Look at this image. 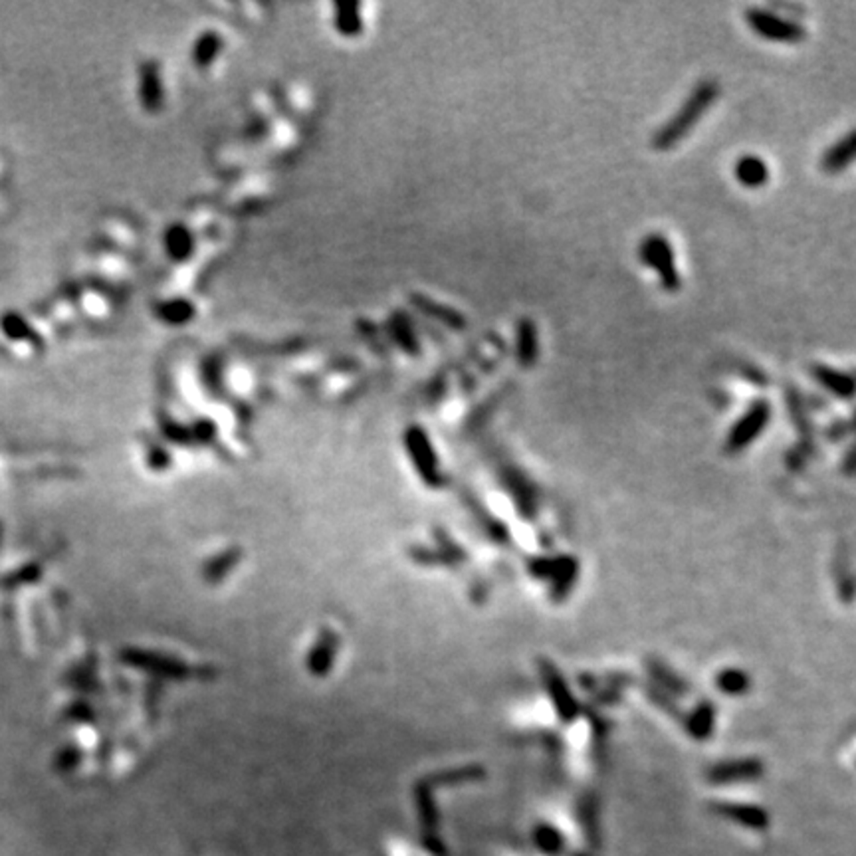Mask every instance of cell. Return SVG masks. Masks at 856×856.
<instances>
[{
  "instance_id": "cell-1",
  "label": "cell",
  "mask_w": 856,
  "mask_h": 856,
  "mask_svg": "<svg viewBox=\"0 0 856 856\" xmlns=\"http://www.w3.org/2000/svg\"><path fill=\"white\" fill-rule=\"evenodd\" d=\"M722 88L720 82L712 80V77H706L700 84L694 85V90L690 92L686 101L682 103L680 109L674 114L666 124L652 135V149L656 151H670L674 147L680 145L686 137L692 133L700 121L704 119L714 103L720 98Z\"/></svg>"
},
{
  "instance_id": "cell-2",
  "label": "cell",
  "mask_w": 856,
  "mask_h": 856,
  "mask_svg": "<svg viewBox=\"0 0 856 856\" xmlns=\"http://www.w3.org/2000/svg\"><path fill=\"white\" fill-rule=\"evenodd\" d=\"M743 19L759 38L781 44H799L807 38V28L797 19H787L773 8L751 6L743 12Z\"/></svg>"
},
{
  "instance_id": "cell-3",
  "label": "cell",
  "mask_w": 856,
  "mask_h": 856,
  "mask_svg": "<svg viewBox=\"0 0 856 856\" xmlns=\"http://www.w3.org/2000/svg\"><path fill=\"white\" fill-rule=\"evenodd\" d=\"M638 258L641 262L656 272L660 282V288L668 293L678 292L682 288V278L676 268V258H674V248L670 240L660 232H651L646 235L638 246Z\"/></svg>"
},
{
  "instance_id": "cell-4",
  "label": "cell",
  "mask_w": 856,
  "mask_h": 856,
  "mask_svg": "<svg viewBox=\"0 0 856 856\" xmlns=\"http://www.w3.org/2000/svg\"><path fill=\"white\" fill-rule=\"evenodd\" d=\"M772 403L767 399H756L751 403L736 425L732 427L728 438H725V452L740 454L754 444V440L764 435V430L767 428L769 420H772Z\"/></svg>"
},
{
  "instance_id": "cell-5",
  "label": "cell",
  "mask_w": 856,
  "mask_h": 856,
  "mask_svg": "<svg viewBox=\"0 0 856 856\" xmlns=\"http://www.w3.org/2000/svg\"><path fill=\"white\" fill-rule=\"evenodd\" d=\"M538 670L541 674L543 684H546L548 696L551 700L553 708H556L557 717L564 724H571L577 720L579 716V704L571 692L567 680L564 678V674L559 672V668L548 659L538 660Z\"/></svg>"
},
{
  "instance_id": "cell-6",
  "label": "cell",
  "mask_w": 856,
  "mask_h": 856,
  "mask_svg": "<svg viewBox=\"0 0 856 856\" xmlns=\"http://www.w3.org/2000/svg\"><path fill=\"white\" fill-rule=\"evenodd\" d=\"M406 444H409L411 456L414 458V462H417L422 478H425L428 484H436L440 480V472H438L436 454L432 451L428 436L419 427H412L409 430V435H406Z\"/></svg>"
},
{
  "instance_id": "cell-7",
  "label": "cell",
  "mask_w": 856,
  "mask_h": 856,
  "mask_svg": "<svg viewBox=\"0 0 856 856\" xmlns=\"http://www.w3.org/2000/svg\"><path fill=\"white\" fill-rule=\"evenodd\" d=\"M811 377L817 380V383L825 388L827 393H831L836 399L851 401L854 395V379L846 371L828 367L825 363H812L809 367Z\"/></svg>"
},
{
  "instance_id": "cell-8",
  "label": "cell",
  "mask_w": 856,
  "mask_h": 856,
  "mask_svg": "<svg viewBox=\"0 0 856 856\" xmlns=\"http://www.w3.org/2000/svg\"><path fill=\"white\" fill-rule=\"evenodd\" d=\"M540 359L538 325L532 317H520L516 325V361L522 369H533Z\"/></svg>"
},
{
  "instance_id": "cell-9",
  "label": "cell",
  "mask_w": 856,
  "mask_h": 856,
  "mask_svg": "<svg viewBox=\"0 0 856 856\" xmlns=\"http://www.w3.org/2000/svg\"><path fill=\"white\" fill-rule=\"evenodd\" d=\"M761 773H764V764L759 759H738L710 767L708 780L712 783H736L757 780Z\"/></svg>"
},
{
  "instance_id": "cell-10",
  "label": "cell",
  "mask_w": 856,
  "mask_h": 856,
  "mask_svg": "<svg viewBox=\"0 0 856 856\" xmlns=\"http://www.w3.org/2000/svg\"><path fill=\"white\" fill-rule=\"evenodd\" d=\"M411 301L414 304V308L420 311V314H425L427 317H430L432 322L443 324L444 327H448V330L464 332L466 327H468V319H466L462 311H458L451 306L438 304L436 300L427 298V296H419V293H417V296H411Z\"/></svg>"
},
{
  "instance_id": "cell-11",
  "label": "cell",
  "mask_w": 856,
  "mask_h": 856,
  "mask_svg": "<svg viewBox=\"0 0 856 856\" xmlns=\"http://www.w3.org/2000/svg\"><path fill=\"white\" fill-rule=\"evenodd\" d=\"M854 151H856L854 132H849L844 137H841V140L828 147L823 155H820L819 169L827 172V175H838V172H843L852 165Z\"/></svg>"
},
{
  "instance_id": "cell-12",
  "label": "cell",
  "mask_w": 856,
  "mask_h": 856,
  "mask_svg": "<svg viewBox=\"0 0 856 856\" xmlns=\"http://www.w3.org/2000/svg\"><path fill=\"white\" fill-rule=\"evenodd\" d=\"M738 183L746 188H759L765 187L769 180V167L767 163L757 157V155H743L733 167Z\"/></svg>"
},
{
  "instance_id": "cell-13",
  "label": "cell",
  "mask_w": 856,
  "mask_h": 856,
  "mask_svg": "<svg viewBox=\"0 0 856 856\" xmlns=\"http://www.w3.org/2000/svg\"><path fill=\"white\" fill-rule=\"evenodd\" d=\"M579 575V564L575 557H556V569L551 575V599L564 601L573 589V583Z\"/></svg>"
},
{
  "instance_id": "cell-14",
  "label": "cell",
  "mask_w": 856,
  "mask_h": 856,
  "mask_svg": "<svg viewBox=\"0 0 856 856\" xmlns=\"http://www.w3.org/2000/svg\"><path fill=\"white\" fill-rule=\"evenodd\" d=\"M646 670L651 676L654 678L656 684L660 686L662 692H666V694H672V696H684L690 692V686L686 684V680L684 678H680L676 672L670 670L668 666H666L664 662L660 660H656V659H648L646 660Z\"/></svg>"
},
{
  "instance_id": "cell-15",
  "label": "cell",
  "mask_w": 856,
  "mask_h": 856,
  "mask_svg": "<svg viewBox=\"0 0 856 856\" xmlns=\"http://www.w3.org/2000/svg\"><path fill=\"white\" fill-rule=\"evenodd\" d=\"M684 724H686V732L692 738L700 741L708 740L714 732L716 706L710 702H700L694 708V712H692L688 717H684Z\"/></svg>"
},
{
  "instance_id": "cell-16",
  "label": "cell",
  "mask_w": 856,
  "mask_h": 856,
  "mask_svg": "<svg viewBox=\"0 0 856 856\" xmlns=\"http://www.w3.org/2000/svg\"><path fill=\"white\" fill-rule=\"evenodd\" d=\"M785 401H787V409H789V414H791V420L797 425L801 436L805 438V444L811 448V420L805 411V401H803V396L797 388L791 385L785 388Z\"/></svg>"
},
{
  "instance_id": "cell-17",
  "label": "cell",
  "mask_w": 856,
  "mask_h": 856,
  "mask_svg": "<svg viewBox=\"0 0 856 856\" xmlns=\"http://www.w3.org/2000/svg\"><path fill=\"white\" fill-rule=\"evenodd\" d=\"M0 330L12 341H38L34 327L20 314H12V311L0 317Z\"/></svg>"
},
{
  "instance_id": "cell-18",
  "label": "cell",
  "mask_w": 856,
  "mask_h": 856,
  "mask_svg": "<svg viewBox=\"0 0 856 856\" xmlns=\"http://www.w3.org/2000/svg\"><path fill=\"white\" fill-rule=\"evenodd\" d=\"M716 686L725 696H741L749 690V676L740 668H725L716 676Z\"/></svg>"
},
{
  "instance_id": "cell-19",
  "label": "cell",
  "mask_w": 856,
  "mask_h": 856,
  "mask_svg": "<svg viewBox=\"0 0 856 856\" xmlns=\"http://www.w3.org/2000/svg\"><path fill=\"white\" fill-rule=\"evenodd\" d=\"M504 480H506V486H509V490H512L516 494L522 514L532 516V512H533V492L530 488V484H527V480L524 478L520 472H516V470H508L506 476H504Z\"/></svg>"
},
{
  "instance_id": "cell-20",
  "label": "cell",
  "mask_w": 856,
  "mask_h": 856,
  "mask_svg": "<svg viewBox=\"0 0 856 856\" xmlns=\"http://www.w3.org/2000/svg\"><path fill=\"white\" fill-rule=\"evenodd\" d=\"M722 812H725L728 817L741 819L746 820L748 825L764 827L765 825V815L756 807H743V805H722Z\"/></svg>"
},
{
  "instance_id": "cell-21",
  "label": "cell",
  "mask_w": 856,
  "mask_h": 856,
  "mask_svg": "<svg viewBox=\"0 0 856 856\" xmlns=\"http://www.w3.org/2000/svg\"><path fill=\"white\" fill-rule=\"evenodd\" d=\"M646 694H648V698H651L656 706L662 708V710H666V714H670L672 717H676V720H680V722L684 720V716L680 714L678 706L674 704V700H672L668 694H666V692H662V690H659V688H646Z\"/></svg>"
},
{
  "instance_id": "cell-22",
  "label": "cell",
  "mask_w": 856,
  "mask_h": 856,
  "mask_svg": "<svg viewBox=\"0 0 856 856\" xmlns=\"http://www.w3.org/2000/svg\"><path fill=\"white\" fill-rule=\"evenodd\" d=\"M0 533H3V527H0Z\"/></svg>"
}]
</instances>
